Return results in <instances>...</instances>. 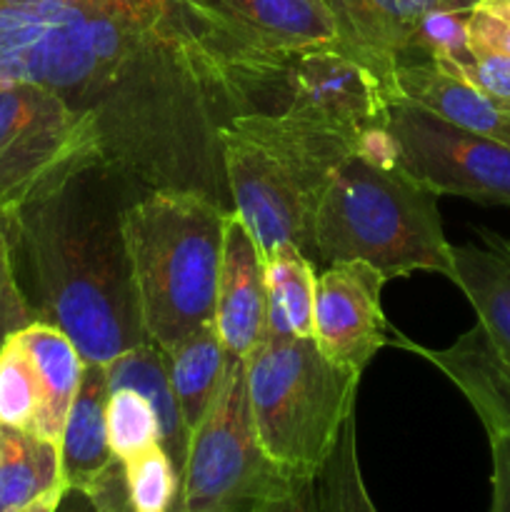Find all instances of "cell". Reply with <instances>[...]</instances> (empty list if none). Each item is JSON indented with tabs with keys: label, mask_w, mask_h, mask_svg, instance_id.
<instances>
[{
	"label": "cell",
	"mask_w": 510,
	"mask_h": 512,
	"mask_svg": "<svg viewBox=\"0 0 510 512\" xmlns=\"http://www.w3.org/2000/svg\"><path fill=\"white\" fill-rule=\"evenodd\" d=\"M0 78L60 95L143 190L233 210L220 148L233 110L170 0H0Z\"/></svg>",
	"instance_id": "cell-1"
},
{
	"label": "cell",
	"mask_w": 510,
	"mask_h": 512,
	"mask_svg": "<svg viewBox=\"0 0 510 512\" xmlns=\"http://www.w3.org/2000/svg\"><path fill=\"white\" fill-rule=\"evenodd\" d=\"M145 193L95 163L8 218L18 278L38 320L63 330L88 365L150 343L140 325L123 210Z\"/></svg>",
	"instance_id": "cell-2"
},
{
	"label": "cell",
	"mask_w": 510,
	"mask_h": 512,
	"mask_svg": "<svg viewBox=\"0 0 510 512\" xmlns=\"http://www.w3.org/2000/svg\"><path fill=\"white\" fill-rule=\"evenodd\" d=\"M230 213L198 190H145L125 205L140 325L165 355L215 320Z\"/></svg>",
	"instance_id": "cell-3"
},
{
	"label": "cell",
	"mask_w": 510,
	"mask_h": 512,
	"mask_svg": "<svg viewBox=\"0 0 510 512\" xmlns=\"http://www.w3.org/2000/svg\"><path fill=\"white\" fill-rule=\"evenodd\" d=\"M233 213L263 258L280 245L313 255L310 228L325 185L355 155V138L280 113H238L220 125Z\"/></svg>",
	"instance_id": "cell-4"
},
{
	"label": "cell",
	"mask_w": 510,
	"mask_h": 512,
	"mask_svg": "<svg viewBox=\"0 0 510 512\" xmlns=\"http://www.w3.org/2000/svg\"><path fill=\"white\" fill-rule=\"evenodd\" d=\"M438 195L403 168H375L350 155L325 185L313 213L310 245L325 263H368L385 280L415 270L453 278Z\"/></svg>",
	"instance_id": "cell-5"
},
{
	"label": "cell",
	"mask_w": 510,
	"mask_h": 512,
	"mask_svg": "<svg viewBox=\"0 0 510 512\" xmlns=\"http://www.w3.org/2000/svg\"><path fill=\"white\" fill-rule=\"evenodd\" d=\"M358 370L325 358L313 338H263L245 358L255 435L298 478H315L355 415Z\"/></svg>",
	"instance_id": "cell-6"
},
{
	"label": "cell",
	"mask_w": 510,
	"mask_h": 512,
	"mask_svg": "<svg viewBox=\"0 0 510 512\" xmlns=\"http://www.w3.org/2000/svg\"><path fill=\"white\" fill-rule=\"evenodd\" d=\"M298 480L260 445L250 415L245 358L228 355L218 393L190 433L173 512H265Z\"/></svg>",
	"instance_id": "cell-7"
},
{
	"label": "cell",
	"mask_w": 510,
	"mask_h": 512,
	"mask_svg": "<svg viewBox=\"0 0 510 512\" xmlns=\"http://www.w3.org/2000/svg\"><path fill=\"white\" fill-rule=\"evenodd\" d=\"M105 163L95 125L60 95L0 78V215L13 218L80 170Z\"/></svg>",
	"instance_id": "cell-8"
},
{
	"label": "cell",
	"mask_w": 510,
	"mask_h": 512,
	"mask_svg": "<svg viewBox=\"0 0 510 512\" xmlns=\"http://www.w3.org/2000/svg\"><path fill=\"white\" fill-rule=\"evenodd\" d=\"M388 128L398 140V165L430 193L510 205V143L403 100L390 103Z\"/></svg>",
	"instance_id": "cell-9"
},
{
	"label": "cell",
	"mask_w": 510,
	"mask_h": 512,
	"mask_svg": "<svg viewBox=\"0 0 510 512\" xmlns=\"http://www.w3.org/2000/svg\"><path fill=\"white\" fill-rule=\"evenodd\" d=\"M385 278L368 263H330L318 275L313 340L325 358L363 373L390 343L380 290Z\"/></svg>",
	"instance_id": "cell-10"
},
{
	"label": "cell",
	"mask_w": 510,
	"mask_h": 512,
	"mask_svg": "<svg viewBox=\"0 0 510 512\" xmlns=\"http://www.w3.org/2000/svg\"><path fill=\"white\" fill-rule=\"evenodd\" d=\"M265 258L235 213L225 220L223 265L215 303V333L225 353L248 358L265 338Z\"/></svg>",
	"instance_id": "cell-11"
},
{
	"label": "cell",
	"mask_w": 510,
	"mask_h": 512,
	"mask_svg": "<svg viewBox=\"0 0 510 512\" xmlns=\"http://www.w3.org/2000/svg\"><path fill=\"white\" fill-rule=\"evenodd\" d=\"M395 343L418 353L458 385L488 438L510 433V360L500 353L483 325L478 323L443 350L423 348L405 338H395Z\"/></svg>",
	"instance_id": "cell-12"
},
{
	"label": "cell",
	"mask_w": 510,
	"mask_h": 512,
	"mask_svg": "<svg viewBox=\"0 0 510 512\" xmlns=\"http://www.w3.org/2000/svg\"><path fill=\"white\" fill-rule=\"evenodd\" d=\"M393 100L415 105L448 123L510 143V118L458 70L428 58H405L390 80Z\"/></svg>",
	"instance_id": "cell-13"
},
{
	"label": "cell",
	"mask_w": 510,
	"mask_h": 512,
	"mask_svg": "<svg viewBox=\"0 0 510 512\" xmlns=\"http://www.w3.org/2000/svg\"><path fill=\"white\" fill-rule=\"evenodd\" d=\"M15 335L28 353L35 378H38L40 405L30 433L60 445L70 405L78 395L80 380H83L85 360L80 358L73 340L45 320H35Z\"/></svg>",
	"instance_id": "cell-14"
},
{
	"label": "cell",
	"mask_w": 510,
	"mask_h": 512,
	"mask_svg": "<svg viewBox=\"0 0 510 512\" xmlns=\"http://www.w3.org/2000/svg\"><path fill=\"white\" fill-rule=\"evenodd\" d=\"M108 395L105 365L85 363L80 390L70 405L58 445L65 488L88 490L115 460L108 443V423H105Z\"/></svg>",
	"instance_id": "cell-15"
},
{
	"label": "cell",
	"mask_w": 510,
	"mask_h": 512,
	"mask_svg": "<svg viewBox=\"0 0 510 512\" xmlns=\"http://www.w3.org/2000/svg\"><path fill=\"white\" fill-rule=\"evenodd\" d=\"M215 5L268 45L343 43L338 20L325 0H215Z\"/></svg>",
	"instance_id": "cell-16"
},
{
	"label": "cell",
	"mask_w": 510,
	"mask_h": 512,
	"mask_svg": "<svg viewBox=\"0 0 510 512\" xmlns=\"http://www.w3.org/2000/svg\"><path fill=\"white\" fill-rule=\"evenodd\" d=\"M480 245H453V283L473 305L478 323L510 360V255L485 233Z\"/></svg>",
	"instance_id": "cell-17"
},
{
	"label": "cell",
	"mask_w": 510,
	"mask_h": 512,
	"mask_svg": "<svg viewBox=\"0 0 510 512\" xmlns=\"http://www.w3.org/2000/svg\"><path fill=\"white\" fill-rule=\"evenodd\" d=\"M105 378H108V390L130 388L135 393L145 395L153 405L160 423V445L173 460L178 475L183 473L185 455H188L190 433L183 423L178 403H175L173 388H170L168 358L153 343H140L135 348L125 350L120 358L105 365Z\"/></svg>",
	"instance_id": "cell-18"
},
{
	"label": "cell",
	"mask_w": 510,
	"mask_h": 512,
	"mask_svg": "<svg viewBox=\"0 0 510 512\" xmlns=\"http://www.w3.org/2000/svg\"><path fill=\"white\" fill-rule=\"evenodd\" d=\"M313 260L295 245H280L265 258V338H313L315 313Z\"/></svg>",
	"instance_id": "cell-19"
},
{
	"label": "cell",
	"mask_w": 510,
	"mask_h": 512,
	"mask_svg": "<svg viewBox=\"0 0 510 512\" xmlns=\"http://www.w3.org/2000/svg\"><path fill=\"white\" fill-rule=\"evenodd\" d=\"M60 488L65 485L58 445L0 425V512H18Z\"/></svg>",
	"instance_id": "cell-20"
},
{
	"label": "cell",
	"mask_w": 510,
	"mask_h": 512,
	"mask_svg": "<svg viewBox=\"0 0 510 512\" xmlns=\"http://www.w3.org/2000/svg\"><path fill=\"white\" fill-rule=\"evenodd\" d=\"M165 358H168L170 388H173L175 403L183 415L185 428L188 433H193L195 425L208 413L220 388V380H223L225 363H228V353L215 333V323L190 335Z\"/></svg>",
	"instance_id": "cell-21"
},
{
	"label": "cell",
	"mask_w": 510,
	"mask_h": 512,
	"mask_svg": "<svg viewBox=\"0 0 510 512\" xmlns=\"http://www.w3.org/2000/svg\"><path fill=\"white\" fill-rule=\"evenodd\" d=\"M315 498L320 512H378L360 473L355 415L343 425L333 453L315 475Z\"/></svg>",
	"instance_id": "cell-22"
},
{
	"label": "cell",
	"mask_w": 510,
	"mask_h": 512,
	"mask_svg": "<svg viewBox=\"0 0 510 512\" xmlns=\"http://www.w3.org/2000/svg\"><path fill=\"white\" fill-rule=\"evenodd\" d=\"M108 443L115 458L128 460L160 443V423L145 395L130 388L113 390L105 405Z\"/></svg>",
	"instance_id": "cell-23"
},
{
	"label": "cell",
	"mask_w": 510,
	"mask_h": 512,
	"mask_svg": "<svg viewBox=\"0 0 510 512\" xmlns=\"http://www.w3.org/2000/svg\"><path fill=\"white\" fill-rule=\"evenodd\" d=\"M38 405L40 393L33 363L18 335H10L0 348V425L30 433Z\"/></svg>",
	"instance_id": "cell-24"
},
{
	"label": "cell",
	"mask_w": 510,
	"mask_h": 512,
	"mask_svg": "<svg viewBox=\"0 0 510 512\" xmlns=\"http://www.w3.org/2000/svg\"><path fill=\"white\" fill-rule=\"evenodd\" d=\"M123 463L135 512H173L180 490V475L163 445H150L148 450Z\"/></svg>",
	"instance_id": "cell-25"
},
{
	"label": "cell",
	"mask_w": 510,
	"mask_h": 512,
	"mask_svg": "<svg viewBox=\"0 0 510 512\" xmlns=\"http://www.w3.org/2000/svg\"><path fill=\"white\" fill-rule=\"evenodd\" d=\"M405 58H428L450 70H460L473 60L468 33V13L433 8L413 35V45ZM403 58V60H405ZM400 63V60H398Z\"/></svg>",
	"instance_id": "cell-26"
},
{
	"label": "cell",
	"mask_w": 510,
	"mask_h": 512,
	"mask_svg": "<svg viewBox=\"0 0 510 512\" xmlns=\"http://www.w3.org/2000/svg\"><path fill=\"white\" fill-rule=\"evenodd\" d=\"M35 320H38V313L25 295L18 268H15L8 220L0 215V348L10 335L28 328Z\"/></svg>",
	"instance_id": "cell-27"
},
{
	"label": "cell",
	"mask_w": 510,
	"mask_h": 512,
	"mask_svg": "<svg viewBox=\"0 0 510 512\" xmlns=\"http://www.w3.org/2000/svg\"><path fill=\"white\" fill-rule=\"evenodd\" d=\"M458 73L510 118V55L473 50V60Z\"/></svg>",
	"instance_id": "cell-28"
},
{
	"label": "cell",
	"mask_w": 510,
	"mask_h": 512,
	"mask_svg": "<svg viewBox=\"0 0 510 512\" xmlns=\"http://www.w3.org/2000/svg\"><path fill=\"white\" fill-rule=\"evenodd\" d=\"M473 50L510 55V0H483L468 13Z\"/></svg>",
	"instance_id": "cell-29"
},
{
	"label": "cell",
	"mask_w": 510,
	"mask_h": 512,
	"mask_svg": "<svg viewBox=\"0 0 510 512\" xmlns=\"http://www.w3.org/2000/svg\"><path fill=\"white\" fill-rule=\"evenodd\" d=\"M83 493L88 495L98 512H135L133 500H130L128 478H125V463L120 458H115Z\"/></svg>",
	"instance_id": "cell-30"
},
{
	"label": "cell",
	"mask_w": 510,
	"mask_h": 512,
	"mask_svg": "<svg viewBox=\"0 0 510 512\" xmlns=\"http://www.w3.org/2000/svg\"><path fill=\"white\" fill-rule=\"evenodd\" d=\"M355 155H358L360 160H365V163L375 165V168H400L398 140L390 133L388 123L368 125L365 130H360L358 140H355Z\"/></svg>",
	"instance_id": "cell-31"
},
{
	"label": "cell",
	"mask_w": 510,
	"mask_h": 512,
	"mask_svg": "<svg viewBox=\"0 0 510 512\" xmlns=\"http://www.w3.org/2000/svg\"><path fill=\"white\" fill-rule=\"evenodd\" d=\"M490 455H493V500L490 512H510V433L490 438Z\"/></svg>",
	"instance_id": "cell-32"
},
{
	"label": "cell",
	"mask_w": 510,
	"mask_h": 512,
	"mask_svg": "<svg viewBox=\"0 0 510 512\" xmlns=\"http://www.w3.org/2000/svg\"><path fill=\"white\" fill-rule=\"evenodd\" d=\"M265 512H320L315 498V478H300L283 500Z\"/></svg>",
	"instance_id": "cell-33"
},
{
	"label": "cell",
	"mask_w": 510,
	"mask_h": 512,
	"mask_svg": "<svg viewBox=\"0 0 510 512\" xmlns=\"http://www.w3.org/2000/svg\"><path fill=\"white\" fill-rule=\"evenodd\" d=\"M55 512H98V510H95V505L90 503V498L83 493V490L65 488L63 495H60Z\"/></svg>",
	"instance_id": "cell-34"
},
{
	"label": "cell",
	"mask_w": 510,
	"mask_h": 512,
	"mask_svg": "<svg viewBox=\"0 0 510 512\" xmlns=\"http://www.w3.org/2000/svg\"><path fill=\"white\" fill-rule=\"evenodd\" d=\"M63 490L65 488L53 490V493L43 495V498H38V500H35V503H30L28 508H23V510H18V512H55V508H58L60 495H63Z\"/></svg>",
	"instance_id": "cell-35"
},
{
	"label": "cell",
	"mask_w": 510,
	"mask_h": 512,
	"mask_svg": "<svg viewBox=\"0 0 510 512\" xmlns=\"http://www.w3.org/2000/svg\"><path fill=\"white\" fill-rule=\"evenodd\" d=\"M480 3H483V0H440V8L455 10V13H470V10L478 8Z\"/></svg>",
	"instance_id": "cell-36"
},
{
	"label": "cell",
	"mask_w": 510,
	"mask_h": 512,
	"mask_svg": "<svg viewBox=\"0 0 510 512\" xmlns=\"http://www.w3.org/2000/svg\"><path fill=\"white\" fill-rule=\"evenodd\" d=\"M490 235V238H493L495 240V243H498L500 245V248H503L505 250V253H508L510 255V240H503V238H495V235L493 233H488Z\"/></svg>",
	"instance_id": "cell-37"
}]
</instances>
